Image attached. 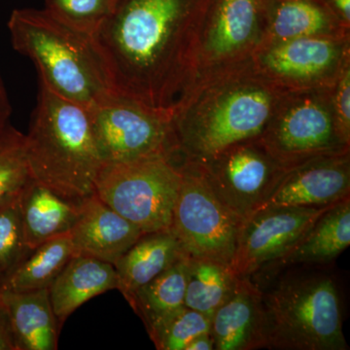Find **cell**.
Here are the masks:
<instances>
[{"instance_id": "obj_1", "label": "cell", "mask_w": 350, "mask_h": 350, "mask_svg": "<svg viewBox=\"0 0 350 350\" xmlns=\"http://www.w3.org/2000/svg\"><path fill=\"white\" fill-rule=\"evenodd\" d=\"M206 0H118L92 36L113 91L170 119L197 86Z\"/></svg>"}, {"instance_id": "obj_2", "label": "cell", "mask_w": 350, "mask_h": 350, "mask_svg": "<svg viewBox=\"0 0 350 350\" xmlns=\"http://www.w3.org/2000/svg\"><path fill=\"white\" fill-rule=\"evenodd\" d=\"M286 91L252 61L202 80L172 118L179 154L199 163L259 139Z\"/></svg>"}, {"instance_id": "obj_3", "label": "cell", "mask_w": 350, "mask_h": 350, "mask_svg": "<svg viewBox=\"0 0 350 350\" xmlns=\"http://www.w3.org/2000/svg\"><path fill=\"white\" fill-rule=\"evenodd\" d=\"M320 267L251 278L262 292L266 349L349 350L336 278Z\"/></svg>"}, {"instance_id": "obj_4", "label": "cell", "mask_w": 350, "mask_h": 350, "mask_svg": "<svg viewBox=\"0 0 350 350\" xmlns=\"http://www.w3.org/2000/svg\"><path fill=\"white\" fill-rule=\"evenodd\" d=\"M25 148L34 180L78 204L94 194L103 163L88 108L40 85Z\"/></svg>"}, {"instance_id": "obj_5", "label": "cell", "mask_w": 350, "mask_h": 350, "mask_svg": "<svg viewBox=\"0 0 350 350\" xmlns=\"http://www.w3.org/2000/svg\"><path fill=\"white\" fill-rule=\"evenodd\" d=\"M7 27L14 49L31 59L53 93L89 108L114 92L91 36L45 9H16Z\"/></svg>"}, {"instance_id": "obj_6", "label": "cell", "mask_w": 350, "mask_h": 350, "mask_svg": "<svg viewBox=\"0 0 350 350\" xmlns=\"http://www.w3.org/2000/svg\"><path fill=\"white\" fill-rule=\"evenodd\" d=\"M181 156H157L101 167L94 194L144 232L170 230L180 187Z\"/></svg>"}, {"instance_id": "obj_7", "label": "cell", "mask_w": 350, "mask_h": 350, "mask_svg": "<svg viewBox=\"0 0 350 350\" xmlns=\"http://www.w3.org/2000/svg\"><path fill=\"white\" fill-rule=\"evenodd\" d=\"M334 85L287 90L283 96L259 140L284 169L320 157L349 153L350 146L338 135Z\"/></svg>"}, {"instance_id": "obj_8", "label": "cell", "mask_w": 350, "mask_h": 350, "mask_svg": "<svg viewBox=\"0 0 350 350\" xmlns=\"http://www.w3.org/2000/svg\"><path fill=\"white\" fill-rule=\"evenodd\" d=\"M88 110L103 165L157 156H180L172 119L163 113L116 92Z\"/></svg>"}, {"instance_id": "obj_9", "label": "cell", "mask_w": 350, "mask_h": 350, "mask_svg": "<svg viewBox=\"0 0 350 350\" xmlns=\"http://www.w3.org/2000/svg\"><path fill=\"white\" fill-rule=\"evenodd\" d=\"M170 231L189 257L231 264L243 219L213 192L199 165L182 158Z\"/></svg>"}, {"instance_id": "obj_10", "label": "cell", "mask_w": 350, "mask_h": 350, "mask_svg": "<svg viewBox=\"0 0 350 350\" xmlns=\"http://www.w3.org/2000/svg\"><path fill=\"white\" fill-rule=\"evenodd\" d=\"M266 29L265 0H206L197 56V85L252 61Z\"/></svg>"}, {"instance_id": "obj_11", "label": "cell", "mask_w": 350, "mask_h": 350, "mask_svg": "<svg viewBox=\"0 0 350 350\" xmlns=\"http://www.w3.org/2000/svg\"><path fill=\"white\" fill-rule=\"evenodd\" d=\"M195 163L221 202L243 221L258 211L287 170L259 139L232 145Z\"/></svg>"}, {"instance_id": "obj_12", "label": "cell", "mask_w": 350, "mask_h": 350, "mask_svg": "<svg viewBox=\"0 0 350 350\" xmlns=\"http://www.w3.org/2000/svg\"><path fill=\"white\" fill-rule=\"evenodd\" d=\"M252 62L285 90L331 87L350 63V36L291 39L262 48Z\"/></svg>"}, {"instance_id": "obj_13", "label": "cell", "mask_w": 350, "mask_h": 350, "mask_svg": "<svg viewBox=\"0 0 350 350\" xmlns=\"http://www.w3.org/2000/svg\"><path fill=\"white\" fill-rule=\"evenodd\" d=\"M330 206L268 207L251 214L239 230L230 264L232 273L251 276L282 257Z\"/></svg>"}, {"instance_id": "obj_14", "label": "cell", "mask_w": 350, "mask_h": 350, "mask_svg": "<svg viewBox=\"0 0 350 350\" xmlns=\"http://www.w3.org/2000/svg\"><path fill=\"white\" fill-rule=\"evenodd\" d=\"M347 197H350V152L320 157L287 170L258 211L278 206L319 208L333 206Z\"/></svg>"}, {"instance_id": "obj_15", "label": "cell", "mask_w": 350, "mask_h": 350, "mask_svg": "<svg viewBox=\"0 0 350 350\" xmlns=\"http://www.w3.org/2000/svg\"><path fill=\"white\" fill-rule=\"evenodd\" d=\"M144 234L96 194L83 200L77 221L69 232L75 254L96 258L113 266Z\"/></svg>"}, {"instance_id": "obj_16", "label": "cell", "mask_w": 350, "mask_h": 350, "mask_svg": "<svg viewBox=\"0 0 350 350\" xmlns=\"http://www.w3.org/2000/svg\"><path fill=\"white\" fill-rule=\"evenodd\" d=\"M350 244V197L326 209L282 257L251 278H261L292 267H325Z\"/></svg>"}, {"instance_id": "obj_17", "label": "cell", "mask_w": 350, "mask_h": 350, "mask_svg": "<svg viewBox=\"0 0 350 350\" xmlns=\"http://www.w3.org/2000/svg\"><path fill=\"white\" fill-rule=\"evenodd\" d=\"M214 350L266 349L262 292L250 276L238 278L234 291L211 317Z\"/></svg>"}, {"instance_id": "obj_18", "label": "cell", "mask_w": 350, "mask_h": 350, "mask_svg": "<svg viewBox=\"0 0 350 350\" xmlns=\"http://www.w3.org/2000/svg\"><path fill=\"white\" fill-rule=\"evenodd\" d=\"M265 13L266 29L260 50L291 39L350 36V27L324 0H265Z\"/></svg>"}, {"instance_id": "obj_19", "label": "cell", "mask_w": 350, "mask_h": 350, "mask_svg": "<svg viewBox=\"0 0 350 350\" xmlns=\"http://www.w3.org/2000/svg\"><path fill=\"white\" fill-rule=\"evenodd\" d=\"M113 289H118V275L112 264L75 254L49 287L59 327L86 301Z\"/></svg>"}, {"instance_id": "obj_20", "label": "cell", "mask_w": 350, "mask_h": 350, "mask_svg": "<svg viewBox=\"0 0 350 350\" xmlns=\"http://www.w3.org/2000/svg\"><path fill=\"white\" fill-rule=\"evenodd\" d=\"M81 204L64 199L40 182L29 179L20 193V209L29 250L70 232Z\"/></svg>"}, {"instance_id": "obj_21", "label": "cell", "mask_w": 350, "mask_h": 350, "mask_svg": "<svg viewBox=\"0 0 350 350\" xmlns=\"http://www.w3.org/2000/svg\"><path fill=\"white\" fill-rule=\"evenodd\" d=\"M186 255L170 230L145 232L114 267L118 289L126 301Z\"/></svg>"}, {"instance_id": "obj_22", "label": "cell", "mask_w": 350, "mask_h": 350, "mask_svg": "<svg viewBox=\"0 0 350 350\" xmlns=\"http://www.w3.org/2000/svg\"><path fill=\"white\" fill-rule=\"evenodd\" d=\"M0 291L10 315L17 350L57 349L61 327L51 304L49 288Z\"/></svg>"}, {"instance_id": "obj_23", "label": "cell", "mask_w": 350, "mask_h": 350, "mask_svg": "<svg viewBox=\"0 0 350 350\" xmlns=\"http://www.w3.org/2000/svg\"><path fill=\"white\" fill-rule=\"evenodd\" d=\"M187 255L131 297L128 303L144 321L151 340L185 308Z\"/></svg>"}, {"instance_id": "obj_24", "label": "cell", "mask_w": 350, "mask_h": 350, "mask_svg": "<svg viewBox=\"0 0 350 350\" xmlns=\"http://www.w3.org/2000/svg\"><path fill=\"white\" fill-rule=\"evenodd\" d=\"M75 255L69 232L48 239L29 250L0 290L31 291L49 288Z\"/></svg>"}, {"instance_id": "obj_25", "label": "cell", "mask_w": 350, "mask_h": 350, "mask_svg": "<svg viewBox=\"0 0 350 350\" xmlns=\"http://www.w3.org/2000/svg\"><path fill=\"white\" fill-rule=\"evenodd\" d=\"M237 278L229 265L187 256L185 306L211 319L236 286Z\"/></svg>"}, {"instance_id": "obj_26", "label": "cell", "mask_w": 350, "mask_h": 350, "mask_svg": "<svg viewBox=\"0 0 350 350\" xmlns=\"http://www.w3.org/2000/svg\"><path fill=\"white\" fill-rule=\"evenodd\" d=\"M29 178L25 135L10 126L0 135V206L19 195Z\"/></svg>"}, {"instance_id": "obj_27", "label": "cell", "mask_w": 350, "mask_h": 350, "mask_svg": "<svg viewBox=\"0 0 350 350\" xmlns=\"http://www.w3.org/2000/svg\"><path fill=\"white\" fill-rule=\"evenodd\" d=\"M29 250L21 215L19 194L0 206V287Z\"/></svg>"}, {"instance_id": "obj_28", "label": "cell", "mask_w": 350, "mask_h": 350, "mask_svg": "<svg viewBox=\"0 0 350 350\" xmlns=\"http://www.w3.org/2000/svg\"><path fill=\"white\" fill-rule=\"evenodd\" d=\"M118 0H45V10L62 23L93 36L114 10Z\"/></svg>"}, {"instance_id": "obj_29", "label": "cell", "mask_w": 350, "mask_h": 350, "mask_svg": "<svg viewBox=\"0 0 350 350\" xmlns=\"http://www.w3.org/2000/svg\"><path fill=\"white\" fill-rule=\"evenodd\" d=\"M211 319L185 306L151 340L159 350H186L194 338L211 333Z\"/></svg>"}, {"instance_id": "obj_30", "label": "cell", "mask_w": 350, "mask_h": 350, "mask_svg": "<svg viewBox=\"0 0 350 350\" xmlns=\"http://www.w3.org/2000/svg\"><path fill=\"white\" fill-rule=\"evenodd\" d=\"M333 105L338 135L350 146V63L345 64L334 85Z\"/></svg>"}, {"instance_id": "obj_31", "label": "cell", "mask_w": 350, "mask_h": 350, "mask_svg": "<svg viewBox=\"0 0 350 350\" xmlns=\"http://www.w3.org/2000/svg\"><path fill=\"white\" fill-rule=\"evenodd\" d=\"M0 350H17L12 325H11L10 315L1 291H0Z\"/></svg>"}, {"instance_id": "obj_32", "label": "cell", "mask_w": 350, "mask_h": 350, "mask_svg": "<svg viewBox=\"0 0 350 350\" xmlns=\"http://www.w3.org/2000/svg\"><path fill=\"white\" fill-rule=\"evenodd\" d=\"M10 115V103H9L5 87H4L3 81L0 76V135H2L10 126L9 125Z\"/></svg>"}, {"instance_id": "obj_33", "label": "cell", "mask_w": 350, "mask_h": 350, "mask_svg": "<svg viewBox=\"0 0 350 350\" xmlns=\"http://www.w3.org/2000/svg\"><path fill=\"white\" fill-rule=\"evenodd\" d=\"M338 20L350 27V0H324Z\"/></svg>"}, {"instance_id": "obj_34", "label": "cell", "mask_w": 350, "mask_h": 350, "mask_svg": "<svg viewBox=\"0 0 350 350\" xmlns=\"http://www.w3.org/2000/svg\"><path fill=\"white\" fill-rule=\"evenodd\" d=\"M186 350H214V340L211 333L202 334L194 338Z\"/></svg>"}]
</instances>
